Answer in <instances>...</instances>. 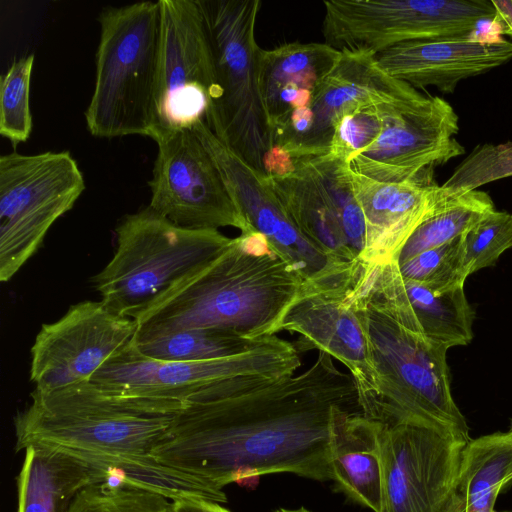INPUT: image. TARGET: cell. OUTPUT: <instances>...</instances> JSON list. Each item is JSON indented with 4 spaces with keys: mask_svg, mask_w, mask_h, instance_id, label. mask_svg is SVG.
Listing matches in <instances>:
<instances>
[{
    "mask_svg": "<svg viewBox=\"0 0 512 512\" xmlns=\"http://www.w3.org/2000/svg\"><path fill=\"white\" fill-rule=\"evenodd\" d=\"M295 344L277 335L249 352L195 361H163L141 354L130 342L110 357L91 381L126 394L184 402L213 382L240 376L284 377L301 366Z\"/></svg>",
    "mask_w": 512,
    "mask_h": 512,
    "instance_id": "obj_11",
    "label": "cell"
},
{
    "mask_svg": "<svg viewBox=\"0 0 512 512\" xmlns=\"http://www.w3.org/2000/svg\"><path fill=\"white\" fill-rule=\"evenodd\" d=\"M273 512H311V511L304 507H300V508H296V509L280 508Z\"/></svg>",
    "mask_w": 512,
    "mask_h": 512,
    "instance_id": "obj_37",
    "label": "cell"
},
{
    "mask_svg": "<svg viewBox=\"0 0 512 512\" xmlns=\"http://www.w3.org/2000/svg\"><path fill=\"white\" fill-rule=\"evenodd\" d=\"M341 52L326 43L292 42L259 53V85L274 130L290 113L310 106L315 87L337 65Z\"/></svg>",
    "mask_w": 512,
    "mask_h": 512,
    "instance_id": "obj_21",
    "label": "cell"
},
{
    "mask_svg": "<svg viewBox=\"0 0 512 512\" xmlns=\"http://www.w3.org/2000/svg\"><path fill=\"white\" fill-rule=\"evenodd\" d=\"M98 21L95 84L84 113L86 127L98 138L153 139L162 60L159 0L104 7Z\"/></svg>",
    "mask_w": 512,
    "mask_h": 512,
    "instance_id": "obj_5",
    "label": "cell"
},
{
    "mask_svg": "<svg viewBox=\"0 0 512 512\" xmlns=\"http://www.w3.org/2000/svg\"><path fill=\"white\" fill-rule=\"evenodd\" d=\"M459 117L443 98L419 91L391 107L377 140L349 160L351 169L381 182H403L465 152Z\"/></svg>",
    "mask_w": 512,
    "mask_h": 512,
    "instance_id": "obj_14",
    "label": "cell"
},
{
    "mask_svg": "<svg viewBox=\"0 0 512 512\" xmlns=\"http://www.w3.org/2000/svg\"><path fill=\"white\" fill-rule=\"evenodd\" d=\"M494 209L491 197L483 191L474 190L451 198L413 231L397 257V264L462 236Z\"/></svg>",
    "mask_w": 512,
    "mask_h": 512,
    "instance_id": "obj_28",
    "label": "cell"
},
{
    "mask_svg": "<svg viewBox=\"0 0 512 512\" xmlns=\"http://www.w3.org/2000/svg\"><path fill=\"white\" fill-rule=\"evenodd\" d=\"M349 295L377 378V400L367 417L380 423L417 418L469 435L451 393L449 348L421 332L396 283L379 266L362 262Z\"/></svg>",
    "mask_w": 512,
    "mask_h": 512,
    "instance_id": "obj_2",
    "label": "cell"
},
{
    "mask_svg": "<svg viewBox=\"0 0 512 512\" xmlns=\"http://www.w3.org/2000/svg\"><path fill=\"white\" fill-rule=\"evenodd\" d=\"M360 410L352 375L318 352L297 375L240 376L197 390L152 455L218 491L279 473L329 481L334 428Z\"/></svg>",
    "mask_w": 512,
    "mask_h": 512,
    "instance_id": "obj_1",
    "label": "cell"
},
{
    "mask_svg": "<svg viewBox=\"0 0 512 512\" xmlns=\"http://www.w3.org/2000/svg\"><path fill=\"white\" fill-rule=\"evenodd\" d=\"M162 60L157 129L163 133L205 121L215 88L209 36L198 0H159Z\"/></svg>",
    "mask_w": 512,
    "mask_h": 512,
    "instance_id": "obj_15",
    "label": "cell"
},
{
    "mask_svg": "<svg viewBox=\"0 0 512 512\" xmlns=\"http://www.w3.org/2000/svg\"><path fill=\"white\" fill-rule=\"evenodd\" d=\"M376 60L385 73L416 89L434 86L452 93L460 81L512 60V42L474 36L410 41L376 54Z\"/></svg>",
    "mask_w": 512,
    "mask_h": 512,
    "instance_id": "obj_20",
    "label": "cell"
},
{
    "mask_svg": "<svg viewBox=\"0 0 512 512\" xmlns=\"http://www.w3.org/2000/svg\"><path fill=\"white\" fill-rule=\"evenodd\" d=\"M496 10L493 22L503 26L504 34H512V1H492Z\"/></svg>",
    "mask_w": 512,
    "mask_h": 512,
    "instance_id": "obj_36",
    "label": "cell"
},
{
    "mask_svg": "<svg viewBox=\"0 0 512 512\" xmlns=\"http://www.w3.org/2000/svg\"><path fill=\"white\" fill-rule=\"evenodd\" d=\"M171 512H231L221 503L195 498L172 501Z\"/></svg>",
    "mask_w": 512,
    "mask_h": 512,
    "instance_id": "obj_35",
    "label": "cell"
},
{
    "mask_svg": "<svg viewBox=\"0 0 512 512\" xmlns=\"http://www.w3.org/2000/svg\"><path fill=\"white\" fill-rule=\"evenodd\" d=\"M398 101L365 106L344 115L335 126L329 153L348 162L373 144L384 128L391 107Z\"/></svg>",
    "mask_w": 512,
    "mask_h": 512,
    "instance_id": "obj_34",
    "label": "cell"
},
{
    "mask_svg": "<svg viewBox=\"0 0 512 512\" xmlns=\"http://www.w3.org/2000/svg\"><path fill=\"white\" fill-rule=\"evenodd\" d=\"M511 36H512V34H511Z\"/></svg>",
    "mask_w": 512,
    "mask_h": 512,
    "instance_id": "obj_40",
    "label": "cell"
},
{
    "mask_svg": "<svg viewBox=\"0 0 512 512\" xmlns=\"http://www.w3.org/2000/svg\"><path fill=\"white\" fill-rule=\"evenodd\" d=\"M511 247L512 214L494 209L462 235L464 266L468 275L493 266Z\"/></svg>",
    "mask_w": 512,
    "mask_h": 512,
    "instance_id": "obj_33",
    "label": "cell"
},
{
    "mask_svg": "<svg viewBox=\"0 0 512 512\" xmlns=\"http://www.w3.org/2000/svg\"><path fill=\"white\" fill-rule=\"evenodd\" d=\"M381 423L362 411L343 415L330 444V467L336 488L357 504L381 512Z\"/></svg>",
    "mask_w": 512,
    "mask_h": 512,
    "instance_id": "obj_22",
    "label": "cell"
},
{
    "mask_svg": "<svg viewBox=\"0 0 512 512\" xmlns=\"http://www.w3.org/2000/svg\"><path fill=\"white\" fill-rule=\"evenodd\" d=\"M192 129L214 159L225 185L251 226L264 234L275 254L303 282L316 280L343 262H332L294 224L268 186L265 176L248 165L209 129L206 122Z\"/></svg>",
    "mask_w": 512,
    "mask_h": 512,
    "instance_id": "obj_17",
    "label": "cell"
},
{
    "mask_svg": "<svg viewBox=\"0 0 512 512\" xmlns=\"http://www.w3.org/2000/svg\"><path fill=\"white\" fill-rule=\"evenodd\" d=\"M399 283L407 307L428 339L449 349L471 342L474 311L464 286L438 293L402 277L400 272Z\"/></svg>",
    "mask_w": 512,
    "mask_h": 512,
    "instance_id": "obj_25",
    "label": "cell"
},
{
    "mask_svg": "<svg viewBox=\"0 0 512 512\" xmlns=\"http://www.w3.org/2000/svg\"><path fill=\"white\" fill-rule=\"evenodd\" d=\"M302 282L277 254H248L235 237L213 262L139 314L135 335L214 329L248 339L272 336Z\"/></svg>",
    "mask_w": 512,
    "mask_h": 512,
    "instance_id": "obj_4",
    "label": "cell"
},
{
    "mask_svg": "<svg viewBox=\"0 0 512 512\" xmlns=\"http://www.w3.org/2000/svg\"><path fill=\"white\" fill-rule=\"evenodd\" d=\"M137 332L133 318L102 301L71 306L57 321L42 325L31 348L30 379L51 390L88 381Z\"/></svg>",
    "mask_w": 512,
    "mask_h": 512,
    "instance_id": "obj_16",
    "label": "cell"
},
{
    "mask_svg": "<svg viewBox=\"0 0 512 512\" xmlns=\"http://www.w3.org/2000/svg\"><path fill=\"white\" fill-rule=\"evenodd\" d=\"M85 190L69 151L0 157V280L9 281Z\"/></svg>",
    "mask_w": 512,
    "mask_h": 512,
    "instance_id": "obj_9",
    "label": "cell"
},
{
    "mask_svg": "<svg viewBox=\"0 0 512 512\" xmlns=\"http://www.w3.org/2000/svg\"><path fill=\"white\" fill-rule=\"evenodd\" d=\"M510 434H512V420L510 421L509 429L507 430Z\"/></svg>",
    "mask_w": 512,
    "mask_h": 512,
    "instance_id": "obj_38",
    "label": "cell"
},
{
    "mask_svg": "<svg viewBox=\"0 0 512 512\" xmlns=\"http://www.w3.org/2000/svg\"><path fill=\"white\" fill-rule=\"evenodd\" d=\"M512 482V434L495 432L469 442L460 493L464 512H494L499 492Z\"/></svg>",
    "mask_w": 512,
    "mask_h": 512,
    "instance_id": "obj_26",
    "label": "cell"
},
{
    "mask_svg": "<svg viewBox=\"0 0 512 512\" xmlns=\"http://www.w3.org/2000/svg\"><path fill=\"white\" fill-rule=\"evenodd\" d=\"M324 43L340 52L374 55L400 43L473 37L494 20L488 0H329L323 2Z\"/></svg>",
    "mask_w": 512,
    "mask_h": 512,
    "instance_id": "obj_10",
    "label": "cell"
},
{
    "mask_svg": "<svg viewBox=\"0 0 512 512\" xmlns=\"http://www.w3.org/2000/svg\"><path fill=\"white\" fill-rule=\"evenodd\" d=\"M512 176V142L483 144L455 168L441 185L449 198L477 190L493 181Z\"/></svg>",
    "mask_w": 512,
    "mask_h": 512,
    "instance_id": "obj_32",
    "label": "cell"
},
{
    "mask_svg": "<svg viewBox=\"0 0 512 512\" xmlns=\"http://www.w3.org/2000/svg\"><path fill=\"white\" fill-rule=\"evenodd\" d=\"M271 336L248 339L214 329H183L150 336H134L131 343L143 355L163 361L215 360L249 352Z\"/></svg>",
    "mask_w": 512,
    "mask_h": 512,
    "instance_id": "obj_27",
    "label": "cell"
},
{
    "mask_svg": "<svg viewBox=\"0 0 512 512\" xmlns=\"http://www.w3.org/2000/svg\"><path fill=\"white\" fill-rule=\"evenodd\" d=\"M165 496L131 484L102 482L83 489L69 512H171Z\"/></svg>",
    "mask_w": 512,
    "mask_h": 512,
    "instance_id": "obj_31",
    "label": "cell"
},
{
    "mask_svg": "<svg viewBox=\"0 0 512 512\" xmlns=\"http://www.w3.org/2000/svg\"><path fill=\"white\" fill-rule=\"evenodd\" d=\"M115 232L116 251L93 284L109 309L133 319L233 241L219 230L178 226L149 206L124 216Z\"/></svg>",
    "mask_w": 512,
    "mask_h": 512,
    "instance_id": "obj_6",
    "label": "cell"
},
{
    "mask_svg": "<svg viewBox=\"0 0 512 512\" xmlns=\"http://www.w3.org/2000/svg\"><path fill=\"white\" fill-rule=\"evenodd\" d=\"M149 207L174 224L189 229L233 227L255 230L229 193L221 173L192 128L161 134Z\"/></svg>",
    "mask_w": 512,
    "mask_h": 512,
    "instance_id": "obj_12",
    "label": "cell"
},
{
    "mask_svg": "<svg viewBox=\"0 0 512 512\" xmlns=\"http://www.w3.org/2000/svg\"><path fill=\"white\" fill-rule=\"evenodd\" d=\"M416 92L410 84L385 73L376 55L341 52L337 65L314 89L310 131L287 153L298 157L327 152L335 126L344 115L365 106L405 99Z\"/></svg>",
    "mask_w": 512,
    "mask_h": 512,
    "instance_id": "obj_19",
    "label": "cell"
},
{
    "mask_svg": "<svg viewBox=\"0 0 512 512\" xmlns=\"http://www.w3.org/2000/svg\"><path fill=\"white\" fill-rule=\"evenodd\" d=\"M470 441L417 418L381 423V512H464L460 481Z\"/></svg>",
    "mask_w": 512,
    "mask_h": 512,
    "instance_id": "obj_8",
    "label": "cell"
},
{
    "mask_svg": "<svg viewBox=\"0 0 512 512\" xmlns=\"http://www.w3.org/2000/svg\"><path fill=\"white\" fill-rule=\"evenodd\" d=\"M397 265L402 277L438 293L464 286L469 276L464 266L462 236Z\"/></svg>",
    "mask_w": 512,
    "mask_h": 512,
    "instance_id": "obj_30",
    "label": "cell"
},
{
    "mask_svg": "<svg viewBox=\"0 0 512 512\" xmlns=\"http://www.w3.org/2000/svg\"><path fill=\"white\" fill-rule=\"evenodd\" d=\"M291 157V156H290ZM288 172L265 180L297 228L332 262L360 260L350 248L341 224L323 190L310 172L292 158Z\"/></svg>",
    "mask_w": 512,
    "mask_h": 512,
    "instance_id": "obj_24",
    "label": "cell"
},
{
    "mask_svg": "<svg viewBox=\"0 0 512 512\" xmlns=\"http://www.w3.org/2000/svg\"><path fill=\"white\" fill-rule=\"evenodd\" d=\"M210 40L215 88L205 122L248 165L266 175L275 144L259 85L255 28L260 0H198Z\"/></svg>",
    "mask_w": 512,
    "mask_h": 512,
    "instance_id": "obj_7",
    "label": "cell"
},
{
    "mask_svg": "<svg viewBox=\"0 0 512 512\" xmlns=\"http://www.w3.org/2000/svg\"><path fill=\"white\" fill-rule=\"evenodd\" d=\"M34 55L14 60L0 78V134L12 144L25 142L31 135L30 83Z\"/></svg>",
    "mask_w": 512,
    "mask_h": 512,
    "instance_id": "obj_29",
    "label": "cell"
},
{
    "mask_svg": "<svg viewBox=\"0 0 512 512\" xmlns=\"http://www.w3.org/2000/svg\"><path fill=\"white\" fill-rule=\"evenodd\" d=\"M433 170L392 183L374 180L350 167L352 188L366 222L361 261L371 264L396 262L413 231L451 199L434 181Z\"/></svg>",
    "mask_w": 512,
    "mask_h": 512,
    "instance_id": "obj_18",
    "label": "cell"
},
{
    "mask_svg": "<svg viewBox=\"0 0 512 512\" xmlns=\"http://www.w3.org/2000/svg\"><path fill=\"white\" fill-rule=\"evenodd\" d=\"M494 512H509V511H496V510H494Z\"/></svg>",
    "mask_w": 512,
    "mask_h": 512,
    "instance_id": "obj_39",
    "label": "cell"
},
{
    "mask_svg": "<svg viewBox=\"0 0 512 512\" xmlns=\"http://www.w3.org/2000/svg\"><path fill=\"white\" fill-rule=\"evenodd\" d=\"M24 451L17 512H69L83 489L106 480L100 469L63 450L34 444Z\"/></svg>",
    "mask_w": 512,
    "mask_h": 512,
    "instance_id": "obj_23",
    "label": "cell"
},
{
    "mask_svg": "<svg viewBox=\"0 0 512 512\" xmlns=\"http://www.w3.org/2000/svg\"><path fill=\"white\" fill-rule=\"evenodd\" d=\"M360 261L302 282L273 334L298 333L294 344L299 352L316 349L343 364L355 381L362 413L369 416L377 400V378L362 321L349 295Z\"/></svg>",
    "mask_w": 512,
    "mask_h": 512,
    "instance_id": "obj_13",
    "label": "cell"
},
{
    "mask_svg": "<svg viewBox=\"0 0 512 512\" xmlns=\"http://www.w3.org/2000/svg\"><path fill=\"white\" fill-rule=\"evenodd\" d=\"M183 402L115 391L91 380L35 389L14 418L17 452L34 444L63 450L104 472L153 457Z\"/></svg>",
    "mask_w": 512,
    "mask_h": 512,
    "instance_id": "obj_3",
    "label": "cell"
}]
</instances>
